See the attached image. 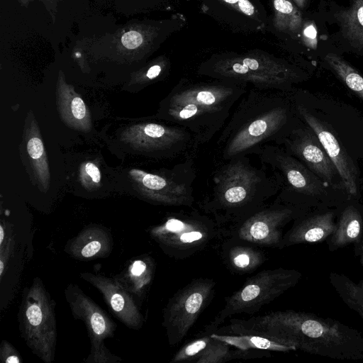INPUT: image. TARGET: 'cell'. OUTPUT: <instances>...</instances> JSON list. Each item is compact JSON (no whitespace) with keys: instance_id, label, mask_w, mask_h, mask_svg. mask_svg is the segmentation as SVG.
Returning <instances> with one entry per match:
<instances>
[{"instance_id":"cell-1","label":"cell","mask_w":363,"mask_h":363,"mask_svg":"<svg viewBox=\"0 0 363 363\" xmlns=\"http://www.w3.org/2000/svg\"><path fill=\"white\" fill-rule=\"evenodd\" d=\"M229 325L278 339L312 354L363 359V335L358 330L314 313L277 311L248 319H232Z\"/></svg>"},{"instance_id":"cell-2","label":"cell","mask_w":363,"mask_h":363,"mask_svg":"<svg viewBox=\"0 0 363 363\" xmlns=\"http://www.w3.org/2000/svg\"><path fill=\"white\" fill-rule=\"evenodd\" d=\"M224 162L215 172L211 191L198 205L202 212L230 228L269 203L279 187L272 172L263 165H252L247 155Z\"/></svg>"},{"instance_id":"cell-3","label":"cell","mask_w":363,"mask_h":363,"mask_svg":"<svg viewBox=\"0 0 363 363\" xmlns=\"http://www.w3.org/2000/svg\"><path fill=\"white\" fill-rule=\"evenodd\" d=\"M281 91L251 88L242 96L216 142L224 161L252 155L267 143L280 145L293 131H288L291 110Z\"/></svg>"},{"instance_id":"cell-4","label":"cell","mask_w":363,"mask_h":363,"mask_svg":"<svg viewBox=\"0 0 363 363\" xmlns=\"http://www.w3.org/2000/svg\"><path fill=\"white\" fill-rule=\"evenodd\" d=\"M246 86L214 79L180 80L162 103L160 116L189 130L197 144L208 143L222 130Z\"/></svg>"},{"instance_id":"cell-5","label":"cell","mask_w":363,"mask_h":363,"mask_svg":"<svg viewBox=\"0 0 363 363\" xmlns=\"http://www.w3.org/2000/svg\"><path fill=\"white\" fill-rule=\"evenodd\" d=\"M197 73L213 79L257 89L286 91L300 77L287 62L263 50L212 55L198 67Z\"/></svg>"},{"instance_id":"cell-6","label":"cell","mask_w":363,"mask_h":363,"mask_svg":"<svg viewBox=\"0 0 363 363\" xmlns=\"http://www.w3.org/2000/svg\"><path fill=\"white\" fill-rule=\"evenodd\" d=\"M151 238L168 257L183 259L230 237V230L209 215L193 209L168 214L149 230Z\"/></svg>"},{"instance_id":"cell-7","label":"cell","mask_w":363,"mask_h":363,"mask_svg":"<svg viewBox=\"0 0 363 363\" xmlns=\"http://www.w3.org/2000/svg\"><path fill=\"white\" fill-rule=\"evenodd\" d=\"M55 302L42 280L35 277L22 294L18 323L21 335L32 352L45 363L53 362L57 345Z\"/></svg>"},{"instance_id":"cell-8","label":"cell","mask_w":363,"mask_h":363,"mask_svg":"<svg viewBox=\"0 0 363 363\" xmlns=\"http://www.w3.org/2000/svg\"><path fill=\"white\" fill-rule=\"evenodd\" d=\"M301 272L296 269L277 268L263 270L248 279L230 296L225 298V305L202 333H211L224 321L237 314H252L280 296L301 280Z\"/></svg>"},{"instance_id":"cell-9","label":"cell","mask_w":363,"mask_h":363,"mask_svg":"<svg viewBox=\"0 0 363 363\" xmlns=\"http://www.w3.org/2000/svg\"><path fill=\"white\" fill-rule=\"evenodd\" d=\"M215 287L211 279H194L169 300L163 311L162 326L170 346L177 345L186 337L213 298Z\"/></svg>"},{"instance_id":"cell-10","label":"cell","mask_w":363,"mask_h":363,"mask_svg":"<svg viewBox=\"0 0 363 363\" xmlns=\"http://www.w3.org/2000/svg\"><path fill=\"white\" fill-rule=\"evenodd\" d=\"M253 154L276 177L281 191L276 199L281 202L284 203L290 193L306 196L323 194L325 187L323 182L279 145H263Z\"/></svg>"},{"instance_id":"cell-11","label":"cell","mask_w":363,"mask_h":363,"mask_svg":"<svg viewBox=\"0 0 363 363\" xmlns=\"http://www.w3.org/2000/svg\"><path fill=\"white\" fill-rule=\"evenodd\" d=\"M65 296L75 319L85 324L91 342V350L84 360L86 363H116L120 357L111 353L104 344L113 337L116 323L93 299L76 284H70L65 289Z\"/></svg>"},{"instance_id":"cell-12","label":"cell","mask_w":363,"mask_h":363,"mask_svg":"<svg viewBox=\"0 0 363 363\" xmlns=\"http://www.w3.org/2000/svg\"><path fill=\"white\" fill-rule=\"evenodd\" d=\"M298 216L296 207L276 199L241 223L230 228V237L259 247L278 248L284 227Z\"/></svg>"},{"instance_id":"cell-13","label":"cell","mask_w":363,"mask_h":363,"mask_svg":"<svg viewBox=\"0 0 363 363\" xmlns=\"http://www.w3.org/2000/svg\"><path fill=\"white\" fill-rule=\"evenodd\" d=\"M203 13L235 32L258 33L267 28V11L259 0H199Z\"/></svg>"},{"instance_id":"cell-14","label":"cell","mask_w":363,"mask_h":363,"mask_svg":"<svg viewBox=\"0 0 363 363\" xmlns=\"http://www.w3.org/2000/svg\"><path fill=\"white\" fill-rule=\"evenodd\" d=\"M300 116L316 135L318 141L333 163L344 189L350 196L359 190L357 169L352 159L331 131L302 104L296 106Z\"/></svg>"},{"instance_id":"cell-15","label":"cell","mask_w":363,"mask_h":363,"mask_svg":"<svg viewBox=\"0 0 363 363\" xmlns=\"http://www.w3.org/2000/svg\"><path fill=\"white\" fill-rule=\"evenodd\" d=\"M80 277L99 291L113 314L125 326L139 330L144 318L134 297L115 279L90 272H82Z\"/></svg>"},{"instance_id":"cell-16","label":"cell","mask_w":363,"mask_h":363,"mask_svg":"<svg viewBox=\"0 0 363 363\" xmlns=\"http://www.w3.org/2000/svg\"><path fill=\"white\" fill-rule=\"evenodd\" d=\"M280 145L304 162L308 169L320 178L332 182L337 172L320 143L315 137L301 129H294Z\"/></svg>"},{"instance_id":"cell-17","label":"cell","mask_w":363,"mask_h":363,"mask_svg":"<svg viewBox=\"0 0 363 363\" xmlns=\"http://www.w3.org/2000/svg\"><path fill=\"white\" fill-rule=\"evenodd\" d=\"M294 221L291 228L284 234L278 249L327 240L335 230L337 223L335 213L331 211L300 216Z\"/></svg>"},{"instance_id":"cell-18","label":"cell","mask_w":363,"mask_h":363,"mask_svg":"<svg viewBox=\"0 0 363 363\" xmlns=\"http://www.w3.org/2000/svg\"><path fill=\"white\" fill-rule=\"evenodd\" d=\"M113 247L111 232L101 225L84 228L68 240L65 251L71 257L85 261L108 257Z\"/></svg>"},{"instance_id":"cell-19","label":"cell","mask_w":363,"mask_h":363,"mask_svg":"<svg viewBox=\"0 0 363 363\" xmlns=\"http://www.w3.org/2000/svg\"><path fill=\"white\" fill-rule=\"evenodd\" d=\"M211 336L242 350L252 349L288 352L297 350L291 344L230 325L218 328L211 333Z\"/></svg>"},{"instance_id":"cell-20","label":"cell","mask_w":363,"mask_h":363,"mask_svg":"<svg viewBox=\"0 0 363 363\" xmlns=\"http://www.w3.org/2000/svg\"><path fill=\"white\" fill-rule=\"evenodd\" d=\"M220 255L233 272L244 274L257 269L267 259L265 253L254 244L230 237L221 243Z\"/></svg>"},{"instance_id":"cell-21","label":"cell","mask_w":363,"mask_h":363,"mask_svg":"<svg viewBox=\"0 0 363 363\" xmlns=\"http://www.w3.org/2000/svg\"><path fill=\"white\" fill-rule=\"evenodd\" d=\"M272 14L267 28L279 38H299L303 23L302 13L292 0H269Z\"/></svg>"},{"instance_id":"cell-22","label":"cell","mask_w":363,"mask_h":363,"mask_svg":"<svg viewBox=\"0 0 363 363\" xmlns=\"http://www.w3.org/2000/svg\"><path fill=\"white\" fill-rule=\"evenodd\" d=\"M363 235V217L354 206H347L337 220L333 234L327 239L330 251H335L352 243L359 247Z\"/></svg>"},{"instance_id":"cell-23","label":"cell","mask_w":363,"mask_h":363,"mask_svg":"<svg viewBox=\"0 0 363 363\" xmlns=\"http://www.w3.org/2000/svg\"><path fill=\"white\" fill-rule=\"evenodd\" d=\"M154 270V260L150 256L143 255L132 260L115 279L134 298H142L152 282Z\"/></svg>"},{"instance_id":"cell-24","label":"cell","mask_w":363,"mask_h":363,"mask_svg":"<svg viewBox=\"0 0 363 363\" xmlns=\"http://www.w3.org/2000/svg\"><path fill=\"white\" fill-rule=\"evenodd\" d=\"M344 38L359 51H363V0H350L347 8L337 13Z\"/></svg>"},{"instance_id":"cell-25","label":"cell","mask_w":363,"mask_h":363,"mask_svg":"<svg viewBox=\"0 0 363 363\" xmlns=\"http://www.w3.org/2000/svg\"><path fill=\"white\" fill-rule=\"evenodd\" d=\"M329 281L344 303L363 319V279L354 281L343 274L333 272Z\"/></svg>"},{"instance_id":"cell-26","label":"cell","mask_w":363,"mask_h":363,"mask_svg":"<svg viewBox=\"0 0 363 363\" xmlns=\"http://www.w3.org/2000/svg\"><path fill=\"white\" fill-rule=\"evenodd\" d=\"M325 60L347 87L363 100V77L357 70L336 54H327Z\"/></svg>"},{"instance_id":"cell-27","label":"cell","mask_w":363,"mask_h":363,"mask_svg":"<svg viewBox=\"0 0 363 363\" xmlns=\"http://www.w3.org/2000/svg\"><path fill=\"white\" fill-rule=\"evenodd\" d=\"M213 340V337L211 336V333L201 332L197 338L187 342L181 347L172 357L171 362H195Z\"/></svg>"},{"instance_id":"cell-28","label":"cell","mask_w":363,"mask_h":363,"mask_svg":"<svg viewBox=\"0 0 363 363\" xmlns=\"http://www.w3.org/2000/svg\"><path fill=\"white\" fill-rule=\"evenodd\" d=\"M14 240L11 233L6 234L2 242H0V277L1 279L6 269L7 264L13 255Z\"/></svg>"},{"instance_id":"cell-29","label":"cell","mask_w":363,"mask_h":363,"mask_svg":"<svg viewBox=\"0 0 363 363\" xmlns=\"http://www.w3.org/2000/svg\"><path fill=\"white\" fill-rule=\"evenodd\" d=\"M299 38L302 43L307 48L311 49L317 48V30L313 22L303 21Z\"/></svg>"},{"instance_id":"cell-30","label":"cell","mask_w":363,"mask_h":363,"mask_svg":"<svg viewBox=\"0 0 363 363\" xmlns=\"http://www.w3.org/2000/svg\"><path fill=\"white\" fill-rule=\"evenodd\" d=\"M81 178L85 184L96 186L100 183L101 172L95 164L89 162L82 168Z\"/></svg>"},{"instance_id":"cell-31","label":"cell","mask_w":363,"mask_h":363,"mask_svg":"<svg viewBox=\"0 0 363 363\" xmlns=\"http://www.w3.org/2000/svg\"><path fill=\"white\" fill-rule=\"evenodd\" d=\"M0 360L3 363H21L22 359L18 352L7 340H2L0 345Z\"/></svg>"},{"instance_id":"cell-32","label":"cell","mask_w":363,"mask_h":363,"mask_svg":"<svg viewBox=\"0 0 363 363\" xmlns=\"http://www.w3.org/2000/svg\"><path fill=\"white\" fill-rule=\"evenodd\" d=\"M69 105L71 114L75 120L80 121L86 116V108L84 102L80 97L77 96L72 97Z\"/></svg>"},{"instance_id":"cell-33","label":"cell","mask_w":363,"mask_h":363,"mask_svg":"<svg viewBox=\"0 0 363 363\" xmlns=\"http://www.w3.org/2000/svg\"><path fill=\"white\" fill-rule=\"evenodd\" d=\"M28 152L33 160L40 159L44 153L43 144L38 138H32L29 140L27 145Z\"/></svg>"},{"instance_id":"cell-34","label":"cell","mask_w":363,"mask_h":363,"mask_svg":"<svg viewBox=\"0 0 363 363\" xmlns=\"http://www.w3.org/2000/svg\"><path fill=\"white\" fill-rule=\"evenodd\" d=\"M294 4L298 6V9H304L306 5V3H307V0H292Z\"/></svg>"},{"instance_id":"cell-35","label":"cell","mask_w":363,"mask_h":363,"mask_svg":"<svg viewBox=\"0 0 363 363\" xmlns=\"http://www.w3.org/2000/svg\"><path fill=\"white\" fill-rule=\"evenodd\" d=\"M358 250H359V255H360V262L362 264V266L363 267V235H362V240H361V242L358 247Z\"/></svg>"}]
</instances>
